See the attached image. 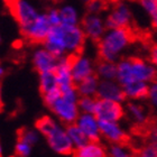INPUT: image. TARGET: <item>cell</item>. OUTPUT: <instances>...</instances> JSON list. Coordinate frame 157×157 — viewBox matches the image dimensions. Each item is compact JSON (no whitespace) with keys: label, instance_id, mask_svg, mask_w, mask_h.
<instances>
[{"label":"cell","instance_id":"1","mask_svg":"<svg viewBox=\"0 0 157 157\" xmlns=\"http://www.w3.org/2000/svg\"><path fill=\"white\" fill-rule=\"evenodd\" d=\"M134 40V34L128 28H107L98 42V54L100 59L116 62L121 59L124 52Z\"/></svg>","mask_w":157,"mask_h":157},{"label":"cell","instance_id":"2","mask_svg":"<svg viewBox=\"0 0 157 157\" xmlns=\"http://www.w3.org/2000/svg\"><path fill=\"white\" fill-rule=\"evenodd\" d=\"M36 129L44 136L52 151L59 155L73 154L74 146L66 134L65 128L51 117H42L36 122Z\"/></svg>","mask_w":157,"mask_h":157},{"label":"cell","instance_id":"3","mask_svg":"<svg viewBox=\"0 0 157 157\" xmlns=\"http://www.w3.org/2000/svg\"><path fill=\"white\" fill-rule=\"evenodd\" d=\"M62 38L64 42L67 55H74L82 53V49L84 47L85 37L83 30H82L80 24L78 25H59Z\"/></svg>","mask_w":157,"mask_h":157},{"label":"cell","instance_id":"4","mask_svg":"<svg viewBox=\"0 0 157 157\" xmlns=\"http://www.w3.org/2000/svg\"><path fill=\"white\" fill-rule=\"evenodd\" d=\"M8 3L10 13L17 20L20 29L33 23L39 15L36 7L29 0H10Z\"/></svg>","mask_w":157,"mask_h":157},{"label":"cell","instance_id":"5","mask_svg":"<svg viewBox=\"0 0 157 157\" xmlns=\"http://www.w3.org/2000/svg\"><path fill=\"white\" fill-rule=\"evenodd\" d=\"M107 28H128L132 23V11L126 1L116 2L105 19Z\"/></svg>","mask_w":157,"mask_h":157},{"label":"cell","instance_id":"6","mask_svg":"<svg viewBox=\"0 0 157 157\" xmlns=\"http://www.w3.org/2000/svg\"><path fill=\"white\" fill-rule=\"evenodd\" d=\"M48 108L52 110V112L61 122L65 124H74L76 118L80 115L78 102L70 101L67 99L63 98L62 95L56 99Z\"/></svg>","mask_w":157,"mask_h":157},{"label":"cell","instance_id":"7","mask_svg":"<svg viewBox=\"0 0 157 157\" xmlns=\"http://www.w3.org/2000/svg\"><path fill=\"white\" fill-rule=\"evenodd\" d=\"M52 26L49 25L48 20H47L46 13H39V15L33 23H30L28 26L20 30H21L24 37L28 42L34 43V44H43Z\"/></svg>","mask_w":157,"mask_h":157},{"label":"cell","instance_id":"8","mask_svg":"<svg viewBox=\"0 0 157 157\" xmlns=\"http://www.w3.org/2000/svg\"><path fill=\"white\" fill-rule=\"evenodd\" d=\"M93 115L98 120L119 121L124 116V110L121 105V102L98 98Z\"/></svg>","mask_w":157,"mask_h":157},{"label":"cell","instance_id":"9","mask_svg":"<svg viewBox=\"0 0 157 157\" xmlns=\"http://www.w3.org/2000/svg\"><path fill=\"white\" fill-rule=\"evenodd\" d=\"M129 64L132 81L151 83L157 78V69L146 59L140 57H129Z\"/></svg>","mask_w":157,"mask_h":157},{"label":"cell","instance_id":"10","mask_svg":"<svg viewBox=\"0 0 157 157\" xmlns=\"http://www.w3.org/2000/svg\"><path fill=\"white\" fill-rule=\"evenodd\" d=\"M80 26H81L85 37L93 42H98L107 29L105 19L99 13H88V15H85L84 18L82 19Z\"/></svg>","mask_w":157,"mask_h":157},{"label":"cell","instance_id":"11","mask_svg":"<svg viewBox=\"0 0 157 157\" xmlns=\"http://www.w3.org/2000/svg\"><path fill=\"white\" fill-rule=\"evenodd\" d=\"M99 129L102 137L112 144L130 146V136L121 129L117 121L99 120Z\"/></svg>","mask_w":157,"mask_h":157},{"label":"cell","instance_id":"12","mask_svg":"<svg viewBox=\"0 0 157 157\" xmlns=\"http://www.w3.org/2000/svg\"><path fill=\"white\" fill-rule=\"evenodd\" d=\"M94 64L88 56L83 55L82 53L71 55V73L75 84L83 78L94 74Z\"/></svg>","mask_w":157,"mask_h":157},{"label":"cell","instance_id":"13","mask_svg":"<svg viewBox=\"0 0 157 157\" xmlns=\"http://www.w3.org/2000/svg\"><path fill=\"white\" fill-rule=\"evenodd\" d=\"M75 124L83 131V134L86 136L89 140L100 141L101 135H100V129H99V120L93 113L80 112L78 117L76 118Z\"/></svg>","mask_w":157,"mask_h":157},{"label":"cell","instance_id":"14","mask_svg":"<svg viewBox=\"0 0 157 157\" xmlns=\"http://www.w3.org/2000/svg\"><path fill=\"white\" fill-rule=\"evenodd\" d=\"M95 97L118 102H122L126 99L122 86L118 83L117 80H100Z\"/></svg>","mask_w":157,"mask_h":157},{"label":"cell","instance_id":"15","mask_svg":"<svg viewBox=\"0 0 157 157\" xmlns=\"http://www.w3.org/2000/svg\"><path fill=\"white\" fill-rule=\"evenodd\" d=\"M32 59H33L34 67L38 73L54 71L56 64L59 62V59L53 55L51 52H48L44 46L35 49Z\"/></svg>","mask_w":157,"mask_h":157},{"label":"cell","instance_id":"16","mask_svg":"<svg viewBox=\"0 0 157 157\" xmlns=\"http://www.w3.org/2000/svg\"><path fill=\"white\" fill-rule=\"evenodd\" d=\"M43 46L48 52L52 53L54 56H56L57 59L67 55L66 54L65 45H64V42H63L62 38V33H61L59 25L51 28L49 33L47 34L46 38L43 42Z\"/></svg>","mask_w":157,"mask_h":157},{"label":"cell","instance_id":"17","mask_svg":"<svg viewBox=\"0 0 157 157\" xmlns=\"http://www.w3.org/2000/svg\"><path fill=\"white\" fill-rule=\"evenodd\" d=\"M54 73H55L59 90L75 85L73 81L72 73H71V55L59 57L55 70H54Z\"/></svg>","mask_w":157,"mask_h":157},{"label":"cell","instance_id":"18","mask_svg":"<svg viewBox=\"0 0 157 157\" xmlns=\"http://www.w3.org/2000/svg\"><path fill=\"white\" fill-rule=\"evenodd\" d=\"M73 154L75 157H107V151L100 141L89 140L83 146L74 149Z\"/></svg>","mask_w":157,"mask_h":157},{"label":"cell","instance_id":"19","mask_svg":"<svg viewBox=\"0 0 157 157\" xmlns=\"http://www.w3.org/2000/svg\"><path fill=\"white\" fill-rule=\"evenodd\" d=\"M148 85L149 83L143 81H132L127 84L122 85L124 97L134 100H139V99L147 98L148 93Z\"/></svg>","mask_w":157,"mask_h":157},{"label":"cell","instance_id":"20","mask_svg":"<svg viewBox=\"0 0 157 157\" xmlns=\"http://www.w3.org/2000/svg\"><path fill=\"white\" fill-rule=\"evenodd\" d=\"M99 78L94 74L83 78L82 81L78 82L75 84L76 91L80 97H95L98 91Z\"/></svg>","mask_w":157,"mask_h":157},{"label":"cell","instance_id":"21","mask_svg":"<svg viewBox=\"0 0 157 157\" xmlns=\"http://www.w3.org/2000/svg\"><path fill=\"white\" fill-rule=\"evenodd\" d=\"M94 73L99 80H116L117 63L100 59V62L95 66Z\"/></svg>","mask_w":157,"mask_h":157},{"label":"cell","instance_id":"22","mask_svg":"<svg viewBox=\"0 0 157 157\" xmlns=\"http://www.w3.org/2000/svg\"><path fill=\"white\" fill-rule=\"evenodd\" d=\"M128 113L130 115L131 119H134L135 122H137L139 127H146L151 126V121L148 119L146 110L143 105H137V103H128L127 105Z\"/></svg>","mask_w":157,"mask_h":157},{"label":"cell","instance_id":"23","mask_svg":"<svg viewBox=\"0 0 157 157\" xmlns=\"http://www.w3.org/2000/svg\"><path fill=\"white\" fill-rule=\"evenodd\" d=\"M56 89H59V84L56 81L54 71L39 73V90H40L42 95L51 91H54Z\"/></svg>","mask_w":157,"mask_h":157},{"label":"cell","instance_id":"24","mask_svg":"<svg viewBox=\"0 0 157 157\" xmlns=\"http://www.w3.org/2000/svg\"><path fill=\"white\" fill-rule=\"evenodd\" d=\"M61 24L63 25H78L80 24V13L74 6L64 5L59 9Z\"/></svg>","mask_w":157,"mask_h":157},{"label":"cell","instance_id":"25","mask_svg":"<svg viewBox=\"0 0 157 157\" xmlns=\"http://www.w3.org/2000/svg\"><path fill=\"white\" fill-rule=\"evenodd\" d=\"M65 130H66V134H67V136H69V138H70V140H71V143H72L73 146H74V149L81 147V146H83V145L86 144L89 141L86 136L83 134V131L78 128V126L75 122L71 124H66Z\"/></svg>","mask_w":157,"mask_h":157},{"label":"cell","instance_id":"26","mask_svg":"<svg viewBox=\"0 0 157 157\" xmlns=\"http://www.w3.org/2000/svg\"><path fill=\"white\" fill-rule=\"evenodd\" d=\"M97 98L95 97H80L78 100V108L80 112L93 113Z\"/></svg>","mask_w":157,"mask_h":157},{"label":"cell","instance_id":"27","mask_svg":"<svg viewBox=\"0 0 157 157\" xmlns=\"http://www.w3.org/2000/svg\"><path fill=\"white\" fill-rule=\"evenodd\" d=\"M109 3H110V0H89L86 2V9L90 13L101 15V13L108 9Z\"/></svg>","mask_w":157,"mask_h":157},{"label":"cell","instance_id":"28","mask_svg":"<svg viewBox=\"0 0 157 157\" xmlns=\"http://www.w3.org/2000/svg\"><path fill=\"white\" fill-rule=\"evenodd\" d=\"M110 156L111 157H131L135 155V151H129V146L127 145H119L113 144L109 149Z\"/></svg>","mask_w":157,"mask_h":157},{"label":"cell","instance_id":"29","mask_svg":"<svg viewBox=\"0 0 157 157\" xmlns=\"http://www.w3.org/2000/svg\"><path fill=\"white\" fill-rule=\"evenodd\" d=\"M19 138L34 146L39 140V132L37 129H23L19 131Z\"/></svg>","mask_w":157,"mask_h":157},{"label":"cell","instance_id":"30","mask_svg":"<svg viewBox=\"0 0 157 157\" xmlns=\"http://www.w3.org/2000/svg\"><path fill=\"white\" fill-rule=\"evenodd\" d=\"M136 157H157V146L154 143L145 144L138 151H135Z\"/></svg>","mask_w":157,"mask_h":157},{"label":"cell","instance_id":"31","mask_svg":"<svg viewBox=\"0 0 157 157\" xmlns=\"http://www.w3.org/2000/svg\"><path fill=\"white\" fill-rule=\"evenodd\" d=\"M32 149H33V146H32V145L28 144L27 141L18 138V140H17V143H16V146H15V151H16L17 156L28 157L32 154Z\"/></svg>","mask_w":157,"mask_h":157},{"label":"cell","instance_id":"32","mask_svg":"<svg viewBox=\"0 0 157 157\" xmlns=\"http://www.w3.org/2000/svg\"><path fill=\"white\" fill-rule=\"evenodd\" d=\"M139 5L149 17H151L157 11L156 0H139Z\"/></svg>","mask_w":157,"mask_h":157},{"label":"cell","instance_id":"33","mask_svg":"<svg viewBox=\"0 0 157 157\" xmlns=\"http://www.w3.org/2000/svg\"><path fill=\"white\" fill-rule=\"evenodd\" d=\"M45 13H46V17H47V20H48L49 25L52 27L61 25V16H59V9L52 8V9H49L48 11Z\"/></svg>","mask_w":157,"mask_h":157},{"label":"cell","instance_id":"34","mask_svg":"<svg viewBox=\"0 0 157 157\" xmlns=\"http://www.w3.org/2000/svg\"><path fill=\"white\" fill-rule=\"evenodd\" d=\"M147 98L149 99L151 105L157 108V78L155 81L151 82L149 85H148Z\"/></svg>","mask_w":157,"mask_h":157},{"label":"cell","instance_id":"35","mask_svg":"<svg viewBox=\"0 0 157 157\" xmlns=\"http://www.w3.org/2000/svg\"><path fill=\"white\" fill-rule=\"evenodd\" d=\"M149 62L157 69V44H153L149 48Z\"/></svg>","mask_w":157,"mask_h":157},{"label":"cell","instance_id":"36","mask_svg":"<svg viewBox=\"0 0 157 157\" xmlns=\"http://www.w3.org/2000/svg\"><path fill=\"white\" fill-rule=\"evenodd\" d=\"M149 135L151 136V143H154L157 146V130H153Z\"/></svg>","mask_w":157,"mask_h":157},{"label":"cell","instance_id":"37","mask_svg":"<svg viewBox=\"0 0 157 157\" xmlns=\"http://www.w3.org/2000/svg\"><path fill=\"white\" fill-rule=\"evenodd\" d=\"M151 24H153V26L157 29V11L151 17Z\"/></svg>","mask_w":157,"mask_h":157},{"label":"cell","instance_id":"38","mask_svg":"<svg viewBox=\"0 0 157 157\" xmlns=\"http://www.w3.org/2000/svg\"><path fill=\"white\" fill-rule=\"evenodd\" d=\"M3 74H5V70H3L2 65H1V64H0V80H1V78H2Z\"/></svg>","mask_w":157,"mask_h":157},{"label":"cell","instance_id":"39","mask_svg":"<svg viewBox=\"0 0 157 157\" xmlns=\"http://www.w3.org/2000/svg\"><path fill=\"white\" fill-rule=\"evenodd\" d=\"M121 1H124V0H110V2H113V3H116V2H121Z\"/></svg>","mask_w":157,"mask_h":157},{"label":"cell","instance_id":"40","mask_svg":"<svg viewBox=\"0 0 157 157\" xmlns=\"http://www.w3.org/2000/svg\"><path fill=\"white\" fill-rule=\"evenodd\" d=\"M2 156V147H1V144H0V157Z\"/></svg>","mask_w":157,"mask_h":157},{"label":"cell","instance_id":"41","mask_svg":"<svg viewBox=\"0 0 157 157\" xmlns=\"http://www.w3.org/2000/svg\"><path fill=\"white\" fill-rule=\"evenodd\" d=\"M53 1H62V0H53Z\"/></svg>","mask_w":157,"mask_h":157},{"label":"cell","instance_id":"42","mask_svg":"<svg viewBox=\"0 0 157 157\" xmlns=\"http://www.w3.org/2000/svg\"><path fill=\"white\" fill-rule=\"evenodd\" d=\"M5 1H6V2H9V1H10V0H5Z\"/></svg>","mask_w":157,"mask_h":157},{"label":"cell","instance_id":"43","mask_svg":"<svg viewBox=\"0 0 157 157\" xmlns=\"http://www.w3.org/2000/svg\"><path fill=\"white\" fill-rule=\"evenodd\" d=\"M83 1H85V2H88V1H89V0H83Z\"/></svg>","mask_w":157,"mask_h":157},{"label":"cell","instance_id":"44","mask_svg":"<svg viewBox=\"0 0 157 157\" xmlns=\"http://www.w3.org/2000/svg\"><path fill=\"white\" fill-rule=\"evenodd\" d=\"M131 157H136V156H135V155H132V156H131Z\"/></svg>","mask_w":157,"mask_h":157},{"label":"cell","instance_id":"45","mask_svg":"<svg viewBox=\"0 0 157 157\" xmlns=\"http://www.w3.org/2000/svg\"><path fill=\"white\" fill-rule=\"evenodd\" d=\"M0 42H1V37H0Z\"/></svg>","mask_w":157,"mask_h":157},{"label":"cell","instance_id":"46","mask_svg":"<svg viewBox=\"0 0 157 157\" xmlns=\"http://www.w3.org/2000/svg\"><path fill=\"white\" fill-rule=\"evenodd\" d=\"M156 1H157V0H156Z\"/></svg>","mask_w":157,"mask_h":157},{"label":"cell","instance_id":"47","mask_svg":"<svg viewBox=\"0 0 157 157\" xmlns=\"http://www.w3.org/2000/svg\"><path fill=\"white\" fill-rule=\"evenodd\" d=\"M74 157H75V156H74Z\"/></svg>","mask_w":157,"mask_h":157}]
</instances>
